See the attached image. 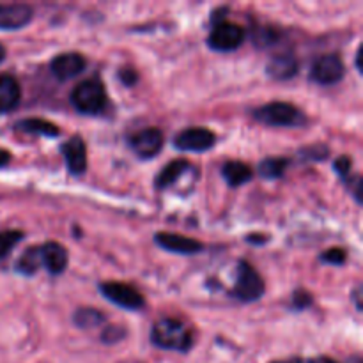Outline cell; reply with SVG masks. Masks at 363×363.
<instances>
[{"instance_id":"1","label":"cell","mask_w":363,"mask_h":363,"mask_svg":"<svg viewBox=\"0 0 363 363\" xmlns=\"http://www.w3.org/2000/svg\"><path fill=\"white\" fill-rule=\"evenodd\" d=\"M151 342L160 350L188 353L194 346V335H191V330L179 319L165 318L160 319L152 326Z\"/></svg>"},{"instance_id":"2","label":"cell","mask_w":363,"mask_h":363,"mask_svg":"<svg viewBox=\"0 0 363 363\" xmlns=\"http://www.w3.org/2000/svg\"><path fill=\"white\" fill-rule=\"evenodd\" d=\"M255 121L273 128H301L307 124V117L294 105L286 101H272L257 106L252 112Z\"/></svg>"},{"instance_id":"3","label":"cell","mask_w":363,"mask_h":363,"mask_svg":"<svg viewBox=\"0 0 363 363\" xmlns=\"http://www.w3.org/2000/svg\"><path fill=\"white\" fill-rule=\"evenodd\" d=\"M108 96H106L105 85L96 78L80 82L71 92V105L78 113L84 116H98L106 108Z\"/></svg>"},{"instance_id":"4","label":"cell","mask_w":363,"mask_h":363,"mask_svg":"<svg viewBox=\"0 0 363 363\" xmlns=\"http://www.w3.org/2000/svg\"><path fill=\"white\" fill-rule=\"evenodd\" d=\"M266 286L262 277L259 275L257 269L247 261L238 262V277L236 284L233 289V298L243 303H254V301L261 300L264 294Z\"/></svg>"},{"instance_id":"5","label":"cell","mask_w":363,"mask_h":363,"mask_svg":"<svg viewBox=\"0 0 363 363\" xmlns=\"http://www.w3.org/2000/svg\"><path fill=\"white\" fill-rule=\"evenodd\" d=\"M245 38H247V32L241 25L220 20L213 25L211 34L208 38V46L215 52H234L243 45Z\"/></svg>"},{"instance_id":"6","label":"cell","mask_w":363,"mask_h":363,"mask_svg":"<svg viewBox=\"0 0 363 363\" xmlns=\"http://www.w3.org/2000/svg\"><path fill=\"white\" fill-rule=\"evenodd\" d=\"M99 291L103 296L110 301V303L117 305L126 311L137 312L145 307V300L133 286L124 282H101L99 284Z\"/></svg>"},{"instance_id":"7","label":"cell","mask_w":363,"mask_h":363,"mask_svg":"<svg viewBox=\"0 0 363 363\" xmlns=\"http://www.w3.org/2000/svg\"><path fill=\"white\" fill-rule=\"evenodd\" d=\"M346 74V66L337 53H326L315 59L311 67V80L319 85H335Z\"/></svg>"},{"instance_id":"8","label":"cell","mask_w":363,"mask_h":363,"mask_svg":"<svg viewBox=\"0 0 363 363\" xmlns=\"http://www.w3.org/2000/svg\"><path fill=\"white\" fill-rule=\"evenodd\" d=\"M215 144V133L202 126L186 128L174 137V147L184 152H204L209 151Z\"/></svg>"},{"instance_id":"9","label":"cell","mask_w":363,"mask_h":363,"mask_svg":"<svg viewBox=\"0 0 363 363\" xmlns=\"http://www.w3.org/2000/svg\"><path fill=\"white\" fill-rule=\"evenodd\" d=\"M162 130L158 128H144L130 137V147L140 160H151L162 151L163 147Z\"/></svg>"},{"instance_id":"10","label":"cell","mask_w":363,"mask_h":363,"mask_svg":"<svg viewBox=\"0 0 363 363\" xmlns=\"http://www.w3.org/2000/svg\"><path fill=\"white\" fill-rule=\"evenodd\" d=\"M85 67H87L85 57L74 52L60 53V55H57L55 59L50 62V71H52L53 77L60 82H66L78 77L80 73H84Z\"/></svg>"},{"instance_id":"11","label":"cell","mask_w":363,"mask_h":363,"mask_svg":"<svg viewBox=\"0 0 363 363\" xmlns=\"http://www.w3.org/2000/svg\"><path fill=\"white\" fill-rule=\"evenodd\" d=\"M34 18V9L27 4H0V30H20Z\"/></svg>"},{"instance_id":"12","label":"cell","mask_w":363,"mask_h":363,"mask_svg":"<svg viewBox=\"0 0 363 363\" xmlns=\"http://www.w3.org/2000/svg\"><path fill=\"white\" fill-rule=\"evenodd\" d=\"M155 243L163 250L179 255H195L204 250V245L201 241L172 233H158L155 236Z\"/></svg>"},{"instance_id":"13","label":"cell","mask_w":363,"mask_h":363,"mask_svg":"<svg viewBox=\"0 0 363 363\" xmlns=\"http://www.w3.org/2000/svg\"><path fill=\"white\" fill-rule=\"evenodd\" d=\"M60 152L73 176H82L87 170V147L82 137H71L69 140L64 142L60 145Z\"/></svg>"},{"instance_id":"14","label":"cell","mask_w":363,"mask_h":363,"mask_svg":"<svg viewBox=\"0 0 363 363\" xmlns=\"http://www.w3.org/2000/svg\"><path fill=\"white\" fill-rule=\"evenodd\" d=\"M41 266H45L50 275H60L67 266V250L57 241H48L39 247Z\"/></svg>"},{"instance_id":"15","label":"cell","mask_w":363,"mask_h":363,"mask_svg":"<svg viewBox=\"0 0 363 363\" xmlns=\"http://www.w3.org/2000/svg\"><path fill=\"white\" fill-rule=\"evenodd\" d=\"M298 67L300 64L293 53H279L269 60L266 71L273 80H291L298 74Z\"/></svg>"},{"instance_id":"16","label":"cell","mask_w":363,"mask_h":363,"mask_svg":"<svg viewBox=\"0 0 363 363\" xmlns=\"http://www.w3.org/2000/svg\"><path fill=\"white\" fill-rule=\"evenodd\" d=\"M21 99V87L11 74H0V113L13 112Z\"/></svg>"},{"instance_id":"17","label":"cell","mask_w":363,"mask_h":363,"mask_svg":"<svg viewBox=\"0 0 363 363\" xmlns=\"http://www.w3.org/2000/svg\"><path fill=\"white\" fill-rule=\"evenodd\" d=\"M191 170V163L188 160H174L169 165L163 167L160 170V174L155 179L156 190H165V188H170L181 176H184V172Z\"/></svg>"},{"instance_id":"18","label":"cell","mask_w":363,"mask_h":363,"mask_svg":"<svg viewBox=\"0 0 363 363\" xmlns=\"http://www.w3.org/2000/svg\"><path fill=\"white\" fill-rule=\"evenodd\" d=\"M18 131H23V133H30V135H39V137H48V138H55L60 135L59 126H55L53 123H48L45 119H21L14 124Z\"/></svg>"},{"instance_id":"19","label":"cell","mask_w":363,"mask_h":363,"mask_svg":"<svg viewBox=\"0 0 363 363\" xmlns=\"http://www.w3.org/2000/svg\"><path fill=\"white\" fill-rule=\"evenodd\" d=\"M222 176L223 179L229 183V186H243L245 183L254 177V172H252L250 167L243 162H227L225 165L222 167Z\"/></svg>"},{"instance_id":"20","label":"cell","mask_w":363,"mask_h":363,"mask_svg":"<svg viewBox=\"0 0 363 363\" xmlns=\"http://www.w3.org/2000/svg\"><path fill=\"white\" fill-rule=\"evenodd\" d=\"M291 160L289 158H266L259 163V174H261L264 179H279L286 174L287 167H289Z\"/></svg>"},{"instance_id":"21","label":"cell","mask_w":363,"mask_h":363,"mask_svg":"<svg viewBox=\"0 0 363 363\" xmlns=\"http://www.w3.org/2000/svg\"><path fill=\"white\" fill-rule=\"evenodd\" d=\"M41 268V257H39V247H32L28 250L23 252L20 259L16 262V272L20 275L32 277L39 272Z\"/></svg>"},{"instance_id":"22","label":"cell","mask_w":363,"mask_h":363,"mask_svg":"<svg viewBox=\"0 0 363 363\" xmlns=\"http://www.w3.org/2000/svg\"><path fill=\"white\" fill-rule=\"evenodd\" d=\"M101 323H105V315L94 308H80L74 314V325L78 328H92V326H98Z\"/></svg>"},{"instance_id":"23","label":"cell","mask_w":363,"mask_h":363,"mask_svg":"<svg viewBox=\"0 0 363 363\" xmlns=\"http://www.w3.org/2000/svg\"><path fill=\"white\" fill-rule=\"evenodd\" d=\"M21 240H23L21 230H4V233H0V259L7 257Z\"/></svg>"},{"instance_id":"24","label":"cell","mask_w":363,"mask_h":363,"mask_svg":"<svg viewBox=\"0 0 363 363\" xmlns=\"http://www.w3.org/2000/svg\"><path fill=\"white\" fill-rule=\"evenodd\" d=\"M254 43L257 46H273L279 43L280 32L272 27H259L254 30Z\"/></svg>"},{"instance_id":"25","label":"cell","mask_w":363,"mask_h":363,"mask_svg":"<svg viewBox=\"0 0 363 363\" xmlns=\"http://www.w3.org/2000/svg\"><path fill=\"white\" fill-rule=\"evenodd\" d=\"M319 259H321L323 262H326V264L342 266L344 262H346L347 254L346 250H342V248H330V250L323 252V254L319 255Z\"/></svg>"},{"instance_id":"26","label":"cell","mask_w":363,"mask_h":363,"mask_svg":"<svg viewBox=\"0 0 363 363\" xmlns=\"http://www.w3.org/2000/svg\"><path fill=\"white\" fill-rule=\"evenodd\" d=\"M124 335H126V332H124L121 326L112 325V326H106L105 332L101 333V340L105 344H116L119 342V340H123Z\"/></svg>"},{"instance_id":"27","label":"cell","mask_w":363,"mask_h":363,"mask_svg":"<svg viewBox=\"0 0 363 363\" xmlns=\"http://www.w3.org/2000/svg\"><path fill=\"white\" fill-rule=\"evenodd\" d=\"M351 167H353V162H351V158H347V156H340V158H337L335 163H333V169H335V172L339 174L344 181L350 179Z\"/></svg>"},{"instance_id":"28","label":"cell","mask_w":363,"mask_h":363,"mask_svg":"<svg viewBox=\"0 0 363 363\" xmlns=\"http://www.w3.org/2000/svg\"><path fill=\"white\" fill-rule=\"evenodd\" d=\"M312 305V296L311 293H307V291H296V293L293 294V308L294 311H305L307 307H311Z\"/></svg>"},{"instance_id":"29","label":"cell","mask_w":363,"mask_h":363,"mask_svg":"<svg viewBox=\"0 0 363 363\" xmlns=\"http://www.w3.org/2000/svg\"><path fill=\"white\" fill-rule=\"evenodd\" d=\"M119 78L128 85V87H131V85L138 80V74H137V71H133V69H121Z\"/></svg>"},{"instance_id":"30","label":"cell","mask_w":363,"mask_h":363,"mask_svg":"<svg viewBox=\"0 0 363 363\" xmlns=\"http://www.w3.org/2000/svg\"><path fill=\"white\" fill-rule=\"evenodd\" d=\"M9 162H11V152L6 151V149H0V169L9 165Z\"/></svg>"},{"instance_id":"31","label":"cell","mask_w":363,"mask_h":363,"mask_svg":"<svg viewBox=\"0 0 363 363\" xmlns=\"http://www.w3.org/2000/svg\"><path fill=\"white\" fill-rule=\"evenodd\" d=\"M273 363H315V360H308V358L294 357V358H287V360H277Z\"/></svg>"},{"instance_id":"32","label":"cell","mask_w":363,"mask_h":363,"mask_svg":"<svg viewBox=\"0 0 363 363\" xmlns=\"http://www.w3.org/2000/svg\"><path fill=\"white\" fill-rule=\"evenodd\" d=\"M6 46L2 45V43H0V64L4 62V59H6Z\"/></svg>"}]
</instances>
